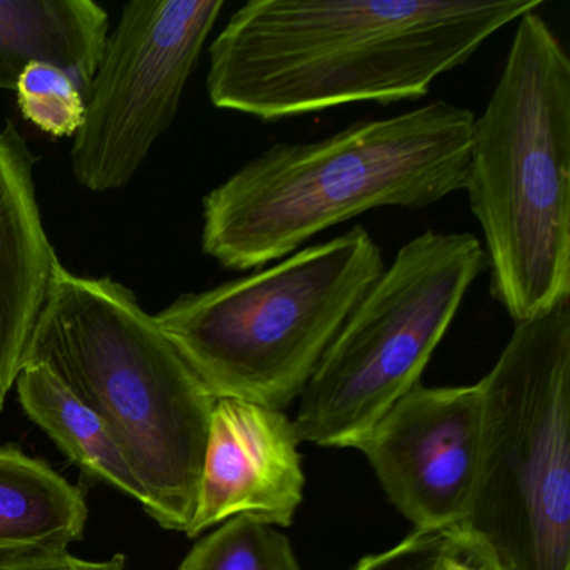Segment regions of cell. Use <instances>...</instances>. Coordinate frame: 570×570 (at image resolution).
Listing matches in <instances>:
<instances>
[{"instance_id": "cell-15", "label": "cell", "mask_w": 570, "mask_h": 570, "mask_svg": "<svg viewBox=\"0 0 570 570\" xmlns=\"http://www.w3.org/2000/svg\"><path fill=\"white\" fill-rule=\"evenodd\" d=\"M178 570H303L276 527L235 517L195 543Z\"/></svg>"}, {"instance_id": "cell-1", "label": "cell", "mask_w": 570, "mask_h": 570, "mask_svg": "<svg viewBox=\"0 0 570 570\" xmlns=\"http://www.w3.org/2000/svg\"><path fill=\"white\" fill-rule=\"evenodd\" d=\"M542 0H252L209 48L213 106L263 122L420 101Z\"/></svg>"}, {"instance_id": "cell-16", "label": "cell", "mask_w": 570, "mask_h": 570, "mask_svg": "<svg viewBox=\"0 0 570 570\" xmlns=\"http://www.w3.org/2000/svg\"><path fill=\"white\" fill-rule=\"evenodd\" d=\"M16 95L22 116L51 138H71L85 122V92L58 66L31 62Z\"/></svg>"}, {"instance_id": "cell-9", "label": "cell", "mask_w": 570, "mask_h": 570, "mask_svg": "<svg viewBox=\"0 0 570 570\" xmlns=\"http://www.w3.org/2000/svg\"><path fill=\"white\" fill-rule=\"evenodd\" d=\"M479 385L413 386L356 445L415 530H452L469 512L479 470Z\"/></svg>"}, {"instance_id": "cell-10", "label": "cell", "mask_w": 570, "mask_h": 570, "mask_svg": "<svg viewBox=\"0 0 570 570\" xmlns=\"http://www.w3.org/2000/svg\"><path fill=\"white\" fill-rule=\"evenodd\" d=\"M299 443L295 423L283 410L216 400L186 535L195 539L235 517L292 525L305 492Z\"/></svg>"}, {"instance_id": "cell-2", "label": "cell", "mask_w": 570, "mask_h": 570, "mask_svg": "<svg viewBox=\"0 0 570 570\" xmlns=\"http://www.w3.org/2000/svg\"><path fill=\"white\" fill-rule=\"evenodd\" d=\"M475 115L449 101L276 142L203 199L202 246L223 268H265L376 208L423 209L465 188Z\"/></svg>"}, {"instance_id": "cell-18", "label": "cell", "mask_w": 570, "mask_h": 570, "mask_svg": "<svg viewBox=\"0 0 570 570\" xmlns=\"http://www.w3.org/2000/svg\"><path fill=\"white\" fill-rule=\"evenodd\" d=\"M0 570H126L125 553H116L109 560L79 559L68 550L61 552L31 553V556L0 559Z\"/></svg>"}, {"instance_id": "cell-13", "label": "cell", "mask_w": 570, "mask_h": 570, "mask_svg": "<svg viewBox=\"0 0 570 570\" xmlns=\"http://www.w3.org/2000/svg\"><path fill=\"white\" fill-rule=\"evenodd\" d=\"M85 492L45 460L0 443V559L61 552L85 537Z\"/></svg>"}, {"instance_id": "cell-19", "label": "cell", "mask_w": 570, "mask_h": 570, "mask_svg": "<svg viewBox=\"0 0 570 570\" xmlns=\"http://www.w3.org/2000/svg\"><path fill=\"white\" fill-rule=\"evenodd\" d=\"M442 570H503L489 546L466 530L455 527L449 532Z\"/></svg>"}, {"instance_id": "cell-6", "label": "cell", "mask_w": 570, "mask_h": 570, "mask_svg": "<svg viewBox=\"0 0 570 570\" xmlns=\"http://www.w3.org/2000/svg\"><path fill=\"white\" fill-rule=\"evenodd\" d=\"M476 385L479 470L460 529L503 570H570V303L515 323Z\"/></svg>"}, {"instance_id": "cell-8", "label": "cell", "mask_w": 570, "mask_h": 570, "mask_svg": "<svg viewBox=\"0 0 570 570\" xmlns=\"http://www.w3.org/2000/svg\"><path fill=\"white\" fill-rule=\"evenodd\" d=\"M223 0H135L108 36L85 92L71 165L92 193L125 188L171 128Z\"/></svg>"}, {"instance_id": "cell-7", "label": "cell", "mask_w": 570, "mask_h": 570, "mask_svg": "<svg viewBox=\"0 0 570 570\" xmlns=\"http://www.w3.org/2000/svg\"><path fill=\"white\" fill-rule=\"evenodd\" d=\"M487 269L470 233L435 229L410 239L360 299L303 390L299 442L356 449L419 385L466 292Z\"/></svg>"}, {"instance_id": "cell-12", "label": "cell", "mask_w": 570, "mask_h": 570, "mask_svg": "<svg viewBox=\"0 0 570 570\" xmlns=\"http://www.w3.org/2000/svg\"><path fill=\"white\" fill-rule=\"evenodd\" d=\"M108 31V12L92 0H0V89L16 91L31 62H46L86 92Z\"/></svg>"}, {"instance_id": "cell-11", "label": "cell", "mask_w": 570, "mask_h": 570, "mask_svg": "<svg viewBox=\"0 0 570 570\" xmlns=\"http://www.w3.org/2000/svg\"><path fill=\"white\" fill-rule=\"evenodd\" d=\"M35 161L8 122L0 131V410L24 366L59 262L36 199Z\"/></svg>"}, {"instance_id": "cell-5", "label": "cell", "mask_w": 570, "mask_h": 570, "mask_svg": "<svg viewBox=\"0 0 570 570\" xmlns=\"http://www.w3.org/2000/svg\"><path fill=\"white\" fill-rule=\"evenodd\" d=\"M383 269L380 246L355 226L275 266L186 293L156 322L216 400L285 410Z\"/></svg>"}, {"instance_id": "cell-17", "label": "cell", "mask_w": 570, "mask_h": 570, "mask_svg": "<svg viewBox=\"0 0 570 570\" xmlns=\"http://www.w3.org/2000/svg\"><path fill=\"white\" fill-rule=\"evenodd\" d=\"M450 530H413L392 549L360 560L353 570H442Z\"/></svg>"}, {"instance_id": "cell-14", "label": "cell", "mask_w": 570, "mask_h": 570, "mask_svg": "<svg viewBox=\"0 0 570 570\" xmlns=\"http://www.w3.org/2000/svg\"><path fill=\"white\" fill-rule=\"evenodd\" d=\"M16 386L26 415L72 463L145 509L146 492L138 475L105 420L88 403L42 363H26Z\"/></svg>"}, {"instance_id": "cell-4", "label": "cell", "mask_w": 570, "mask_h": 570, "mask_svg": "<svg viewBox=\"0 0 570 570\" xmlns=\"http://www.w3.org/2000/svg\"><path fill=\"white\" fill-rule=\"evenodd\" d=\"M492 298L515 323L570 303V59L535 11L475 118L465 181Z\"/></svg>"}, {"instance_id": "cell-3", "label": "cell", "mask_w": 570, "mask_h": 570, "mask_svg": "<svg viewBox=\"0 0 570 570\" xmlns=\"http://www.w3.org/2000/svg\"><path fill=\"white\" fill-rule=\"evenodd\" d=\"M26 363L51 368L111 430L163 529L195 515L216 399L131 289L58 262Z\"/></svg>"}]
</instances>
